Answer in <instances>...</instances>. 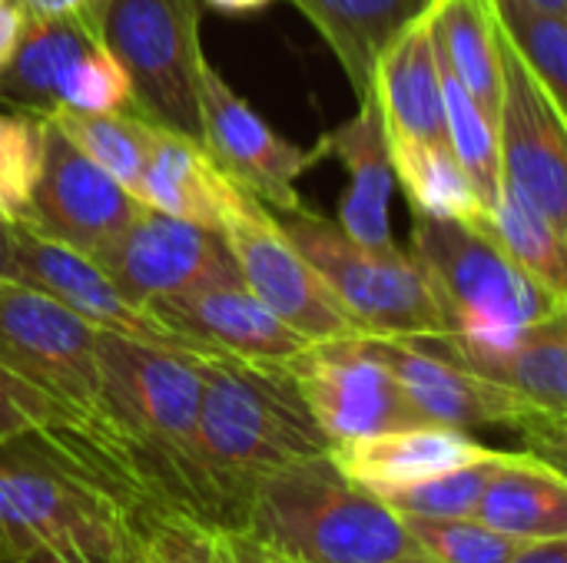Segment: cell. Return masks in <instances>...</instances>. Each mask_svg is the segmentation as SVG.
Returning <instances> with one entry per match:
<instances>
[{"instance_id":"obj_38","label":"cell","mask_w":567,"mask_h":563,"mask_svg":"<svg viewBox=\"0 0 567 563\" xmlns=\"http://www.w3.org/2000/svg\"><path fill=\"white\" fill-rule=\"evenodd\" d=\"M23 20H47V17H86L100 23L110 0H13Z\"/></svg>"},{"instance_id":"obj_40","label":"cell","mask_w":567,"mask_h":563,"mask_svg":"<svg viewBox=\"0 0 567 563\" xmlns=\"http://www.w3.org/2000/svg\"><path fill=\"white\" fill-rule=\"evenodd\" d=\"M23 33V13L13 0H0V66L13 56Z\"/></svg>"},{"instance_id":"obj_43","label":"cell","mask_w":567,"mask_h":563,"mask_svg":"<svg viewBox=\"0 0 567 563\" xmlns=\"http://www.w3.org/2000/svg\"><path fill=\"white\" fill-rule=\"evenodd\" d=\"M206 3L216 10H226V13H249V10H262L276 0H206Z\"/></svg>"},{"instance_id":"obj_23","label":"cell","mask_w":567,"mask_h":563,"mask_svg":"<svg viewBox=\"0 0 567 563\" xmlns=\"http://www.w3.org/2000/svg\"><path fill=\"white\" fill-rule=\"evenodd\" d=\"M233 179L213 163L203 143L156 123L136 199L166 216L219 229Z\"/></svg>"},{"instance_id":"obj_27","label":"cell","mask_w":567,"mask_h":563,"mask_svg":"<svg viewBox=\"0 0 567 563\" xmlns=\"http://www.w3.org/2000/svg\"><path fill=\"white\" fill-rule=\"evenodd\" d=\"M389 149H392L395 183L405 189V199L415 216L455 219L468 226H478L488 216L482 192L455 159L452 146L389 139Z\"/></svg>"},{"instance_id":"obj_45","label":"cell","mask_w":567,"mask_h":563,"mask_svg":"<svg viewBox=\"0 0 567 563\" xmlns=\"http://www.w3.org/2000/svg\"><path fill=\"white\" fill-rule=\"evenodd\" d=\"M532 7H538V10H548V13H558V17H565L567 20V0H528Z\"/></svg>"},{"instance_id":"obj_19","label":"cell","mask_w":567,"mask_h":563,"mask_svg":"<svg viewBox=\"0 0 567 563\" xmlns=\"http://www.w3.org/2000/svg\"><path fill=\"white\" fill-rule=\"evenodd\" d=\"M435 7V3H432ZM432 7L412 20L379 56L372 96L382 110L385 136L395 143L449 146L442 56L435 43Z\"/></svg>"},{"instance_id":"obj_2","label":"cell","mask_w":567,"mask_h":563,"mask_svg":"<svg viewBox=\"0 0 567 563\" xmlns=\"http://www.w3.org/2000/svg\"><path fill=\"white\" fill-rule=\"evenodd\" d=\"M30 548L73 563H136L143 531L133 494L60 438L0 445V557Z\"/></svg>"},{"instance_id":"obj_36","label":"cell","mask_w":567,"mask_h":563,"mask_svg":"<svg viewBox=\"0 0 567 563\" xmlns=\"http://www.w3.org/2000/svg\"><path fill=\"white\" fill-rule=\"evenodd\" d=\"M143 531V548L156 563H229L219 541V524L199 521L186 511L159 508L150 514Z\"/></svg>"},{"instance_id":"obj_30","label":"cell","mask_w":567,"mask_h":563,"mask_svg":"<svg viewBox=\"0 0 567 563\" xmlns=\"http://www.w3.org/2000/svg\"><path fill=\"white\" fill-rule=\"evenodd\" d=\"M442 83H445V119H449V146L462 169L472 176L475 189L482 192L485 206L492 209L502 186V139L498 123L488 119V113L472 100V93L455 80V73L442 63Z\"/></svg>"},{"instance_id":"obj_7","label":"cell","mask_w":567,"mask_h":563,"mask_svg":"<svg viewBox=\"0 0 567 563\" xmlns=\"http://www.w3.org/2000/svg\"><path fill=\"white\" fill-rule=\"evenodd\" d=\"M282 226L362 335L442 338L449 332L432 282L412 252L362 246L312 209L282 216Z\"/></svg>"},{"instance_id":"obj_6","label":"cell","mask_w":567,"mask_h":563,"mask_svg":"<svg viewBox=\"0 0 567 563\" xmlns=\"http://www.w3.org/2000/svg\"><path fill=\"white\" fill-rule=\"evenodd\" d=\"M412 256L445 312V342L468 348L502 345L561 305L478 226L415 216Z\"/></svg>"},{"instance_id":"obj_44","label":"cell","mask_w":567,"mask_h":563,"mask_svg":"<svg viewBox=\"0 0 567 563\" xmlns=\"http://www.w3.org/2000/svg\"><path fill=\"white\" fill-rule=\"evenodd\" d=\"M10 272V226L0 222V279H7Z\"/></svg>"},{"instance_id":"obj_15","label":"cell","mask_w":567,"mask_h":563,"mask_svg":"<svg viewBox=\"0 0 567 563\" xmlns=\"http://www.w3.org/2000/svg\"><path fill=\"white\" fill-rule=\"evenodd\" d=\"M140 212L143 202L47 119L43 173L20 226H30L33 232L93 259Z\"/></svg>"},{"instance_id":"obj_29","label":"cell","mask_w":567,"mask_h":563,"mask_svg":"<svg viewBox=\"0 0 567 563\" xmlns=\"http://www.w3.org/2000/svg\"><path fill=\"white\" fill-rule=\"evenodd\" d=\"M542 289L567 302V246L565 239L505 183L488 216L478 222Z\"/></svg>"},{"instance_id":"obj_10","label":"cell","mask_w":567,"mask_h":563,"mask_svg":"<svg viewBox=\"0 0 567 563\" xmlns=\"http://www.w3.org/2000/svg\"><path fill=\"white\" fill-rule=\"evenodd\" d=\"M219 232L236 259L243 282L289 329L309 342L362 335L322 275L312 269V262L299 252L279 212H272L239 183H233L226 192Z\"/></svg>"},{"instance_id":"obj_9","label":"cell","mask_w":567,"mask_h":563,"mask_svg":"<svg viewBox=\"0 0 567 563\" xmlns=\"http://www.w3.org/2000/svg\"><path fill=\"white\" fill-rule=\"evenodd\" d=\"M0 103L47 116L56 106L126 110L133 86L106 46L100 23L86 17L23 20L13 56L0 66Z\"/></svg>"},{"instance_id":"obj_35","label":"cell","mask_w":567,"mask_h":563,"mask_svg":"<svg viewBox=\"0 0 567 563\" xmlns=\"http://www.w3.org/2000/svg\"><path fill=\"white\" fill-rule=\"evenodd\" d=\"M43 435V438H80L76 418L53 402L47 392L0 365V445Z\"/></svg>"},{"instance_id":"obj_20","label":"cell","mask_w":567,"mask_h":563,"mask_svg":"<svg viewBox=\"0 0 567 563\" xmlns=\"http://www.w3.org/2000/svg\"><path fill=\"white\" fill-rule=\"evenodd\" d=\"M326 156H336L349 173V189L339 202V226L362 246L389 249L392 226H389V199L395 189V166L392 149L382 123V110L372 93L359 100L352 119L326 133L316 146Z\"/></svg>"},{"instance_id":"obj_24","label":"cell","mask_w":567,"mask_h":563,"mask_svg":"<svg viewBox=\"0 0 567 563\" xmlns=\"http://www.w3.org/2000/svg\"><path fill=\"white\" fill-rule=\"evenodd\" d=\"M342 63L355 96L372 93L385 46L435 0H292Z\"/></svg>"},{"instance_id":"obj_28","label":"cell","mask_w":567,"mask_h":563,"mask_svg":"<svg viewBox=\"0 0 567 563\" xmlns=\"http://www.w3.org/2000/svg\"><path fill=\"white\" fill-rule=\"evenodd\" d=\"M47 119L83 156H90L100 169H106L120 186H126L136 196L156 129L153 119L126 110H73V106H56L47 113Z\"/></svg>"},{"instance_id":"obj_31","label":"cell","mask_w":567,"mask_h":563,"mask_svg":"<svg viewBox=\"0 0 567 563\" xmlns=\"http://www.w3.org/2000/svg\"><path fill=\"white\" fill-rule=\"evenodd\" d=\"M47 119L0 103V222L20 226L27 219L33 189L43 173Z\"/></svg>"},{"instance_id":"obj_14","label":"cell","mask_w":567,"mask_h":563,"mask_svg":"<svg viewBox=\"0 0 567 563\" xmlns=\"http://www.w3.org/2000/svg\"><path fill=\"white\" fill-rule=\"evenodd\" d=\"M199 113L203 146L233 183L249 189L279 216L306 209L296 183L322 159L319 149H302L282 139L209 63L199 83Z\"/></svg>"},{"instance_id":"obj_32","label":"cell","mask_w":567,"mask_h":563,"mask_svg":"<svg viewBox=\"0 0 567 563\" xmlns=\"http://www.w3.org/2000/svg\"><path fill=\"white\" fill-rule=\"evenodd\" d=\"M505 37L567 113V20L528 0H495Z\"/></svg>"},{"instance_id":"obj_16","label":"cell","mask_w":567,"mask_h":563,"mask_svg":"<svg viewBox=\"0 0 567 563\" xmlns=\"http://www.w3.org/2000/svg\"><path fill=\"white\" fill-rule=\"evenodd\" d=\"M93 262L140 305L239 272L219 229L150 206Z\"/></svg>"},{"instance_id":"obj_26","label":"cell","mask_w":567,"mask_h":563,"mask_svg":"<svg viewBox=\"0 0 567 563\" xmlns=\"http://www.w3.org/2000/svg\"><path fill=\"white\" fill-rule=\"evenodd\" d=\"M432 23L442 63L488 113V119L498 123L505 96V63L495 0H435Z\"/></svg>"},{"instance_id":"obj_34","label":"cell","mask_w":567,"mask_h":563,"mask_svg":"<svg viewBox=\"0 0 567 563\" xmlns=\"http://www.w3.org/2000/svg\"><path fill=\"white\" fill-rule=\"evenodd\" d=\"M429 563H508L522 541L472 518H402Z\"/></svg>"},{"instance_id":"obj_39","label":"cell","mask_w":567,"mask_h":563,"mask_svg":"<svg viewBox=\"0 0 567 563\" xmlns=\"http://www.w3.org/2000/svg\"><path fill=\"white\" fill-rule=\"evenodd\" d=\"M219 541L229 554V563H289L239 528H219Z\"/></svg>"},{"instance_id":"obj_33","label":"cell","mask_w":567,"mask_h":563,"mask_svg":"<svg viewBox=\"0 0 567 563\" xmlns=\"http://www.w3.org/2000/svg\"><path fill=\"white\" fill-rule=\"evenodd\" d=\"M502 461H505V451H492L482 461H472L465 468L445 471L439 478H429L422 484H409L379 498L399 518H472Z\"/></svg>"},{"instance_id":"obj_37","label":"cell","mask_w":567,"mask_h":563,"mask_svg":"<svg viewBox=\"0 0 567 563\" xmlns=\"http://www.w3.org/2000/svg\"><path fill=\"white\" fill-rule=\"evenodd\" d=\"M515 431L522 435V451L535 455L538 461L567 478V415L535 408L515 425Z\"/></svg>"},{"instance_id":"obj_18","label":"cell","mask_w":567,"mask_h":563,"mask_svg":"<svg viewBox=\"0 0 567 563\" xmlns=\"http://www.w3.org/2000/svg\"><path fill=\"white\" fill-rule=\"evenodd\" d=\"M150 312L173 332L186 335L209 355H236L249 362H286L309 345L269 312L239 272L199 282L186 292L150 302Z\"/></svg>"},{"instance_id":"obj_3","label":"cell","mask_w":567,"mask_h":563,"mask_svg":"<svg viewBox=\"0 0 567 563\" xmlns=\"http://www.w3.org/2000/svg\"><path fill=\"white\" fill-rule=\"evenodd\" d=\"M199 461L219 501L223 528H236L252 488L272 471L332 451L306 408L286 362L199 355Z\"/></svg>"},{"instance_id":"obj_21","label":"cell","mask_w":567,"mask_h":563,"mask_svg":"<svg viewBox=\"0 0 567 563\" xmlns=\"http://www.w3.org/2000/svg\"><path fill=\"white\" fill-rule=\"evenodd\" d=\"M495 448L475 441L472 431L445 425H412L336 445L332 458L352 481H359L372 494H389L439 478L445 471L465 468L472 461H482Z\"/></svg>"},{"instance_id":"obj_25","label":"cell","mask_w":567,"mask_h":563,"mask_svg":"<svg viewBox=\"0 0 567 563\" xmlns=\"http://www.w3.org/2000/svg\"><path fill=\"white\" fill-rule=\"evenodd\" d=\"M475 518L522 544L567 538V478L528 451H505Z\"/></svg>"},{"instance_id":"obj_1","label":"cell","mask_w":567,"mask_h":563,"mask_svg":"<svg viewBox=\"0 0 567 563\" xmlns=\"http://www.w3.org/2000/svg\"><path fill=\"white\" fill-rule=\"evenodd\" d=\"M100 368L140 498L223 528L219 501L199 461V355L100 332Z\"/></svg>"},{"instance_id":"obj_4","label":"cell","mask_w":567,"mask_h":563,"mask_svg":"<svg viewBox=\"0 0 567 563\" xmlns=\"http://www.w3.org/2000/svg\"><path fill=\"white\" fill-rule=\"evenodd\" d=\"M236 528L289 563H429L405 521L332 451L262 478Z\"/></svg>"},{"instance_id":"obj_41","label":"cell","mask_w":567,"mask_h":563,"mask_svg":"<svg viewBox=\"0 0 567 563\" xmlns=\"http://www.w3.org/2000/svg\"><path fill=\"white\" fill-rule=\"evenodd\" d=\"M508 563H567V538L522 544V548H518V554H515Z\"/></svg>"},{"instance_id":"obj_22","label":"cell","mask_w":567,"mask_h":563,"mask_svg":"<svg viewBox=\"0 0 567 563\" xmlns=\"http://www.w3.org/2000/svg\"><path fill=\"white\" fill-rule=\"evenodd\" d=\"M435 342L462 365L518 392L532 408L567 415V302L502 345L468 348L445 338Z\"/></svg>"},{"instance_id":"obj_42","label":"cell","mask_w":567,"mask_h":563,"mask_svg":"<svg viewBox=\"0 0 567 563\" xmlns=\"http://www.w3.org/2000/svg\"><path fill=\"white\" fill-rule=\"evenodd\" d=\"M0 563H73L70 557H63L60 551H50V548H30V551H20V554H7L0 557Z\"/></svg>"},{"instance_id":"obj_8","label":"cell","mask_w":567,"mask_h":563,"mask_svg":"<svg viewBox=\"0 0 567 563\" xmlns=\"http://www.w3.org/2000/svg\"><path fill=\"white\" fill-rule=\"evenodd\" d=\"M100 33L130 76L136 113L203 143L196 0H110Z\"/></svg>"},{"instance_id":"obj_46","label":"cell","mask_w":567,"mask_h":563,"mask_svg":"<svg viewBox=\"0 0 567 563\" xmlns=\"http://www.w3.org/2000/svg\"><path fill=\"white\" fill-rule=\"evenodd\" d=\"M136 563H156V561L150 557V551H146V548H140V561Z\"/></svg>"},{"instance_id":"obj_12","label":"cell","mask_w":567,"mask_h":563,"mask_svg":"<svg viewBox=\"0 0 567 563\" xmlns=\"http://www.w3.org/2000/svg\"><path fill=\"white\" fill-rule=\"evenodd\" d=\"M505 96L498 116L505 183L567 246V113L502 30Z\"/></svg>"},{"instance_id":"obj_13","label":"cell","mask_w":567,"mask_h":563,"mask_svg":"<svg viewBox=\"0 0 567 563\" xmlns=\"http://www.w3.org/2000/svg\"><path fill=\"white\" fill-rule=\"evenodd\" d=\"M7 279L27 282L63 309L80 315L86 325L106 335L133 338L143 345L186 352V355H209L186 335L173 332L163 319L150 312V305L133 302L90 256L66 249L30 226H10V272Z\"/></svg>"},{"instance_id":"obj_17","label":"cell","mask_w":567,"mask_h":563,"mask_svg":"<svg viewBox=\"0 0 567 563\" xmlns=\"http://www.w3.org/2000/svg\"><path fill=\"white\" fill-rule=\"evenodd\" d=\"M365 342L389 365L405 398L429 425H445L458 431L492 425L515 428L528 411H535L518 392L462 365L435 338L365 335Z\"/></svg>"},{"instance_id":"obj_5","label":"cell","mask_w":567,"mask_h":563,"mask_svg":"<svg viewBox=\"0 0 567 563\" xmlns=\"http://www.w3.org/2000/svg\"><path fill=\"white\" fill-rule=\"evenodd\" d=\"M0 365L60 402L80 425V438L63 441L83 448L130 494L136 491L126 445L106 408L93 325L40 289L0 279Z\"/></svg>"},{"instance_id":"obj_11","label":"cell","mask_w":567,"mask_h":563,"mask_svg":"<svg viewBox=\"0 0 567 563\" xmlns=\"http://www.w3.org/2000/svg\"><path fill=\"white\" fill-rule=\"evenodd\" d=\"M286 368L332 448L395 428L429 425L405 398L389 365L369 348L365 335L309 342L286 358Z\"/></svg>"}]
</instances>
